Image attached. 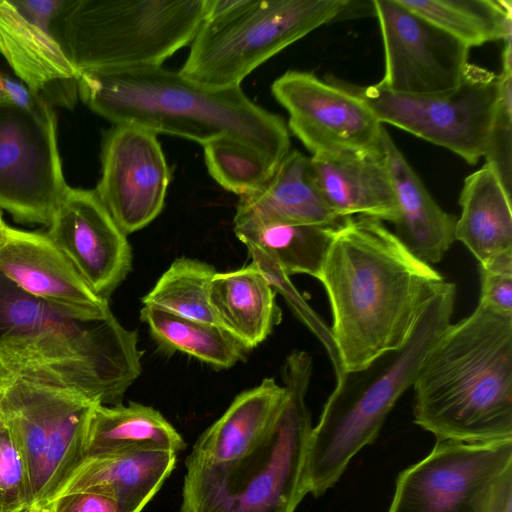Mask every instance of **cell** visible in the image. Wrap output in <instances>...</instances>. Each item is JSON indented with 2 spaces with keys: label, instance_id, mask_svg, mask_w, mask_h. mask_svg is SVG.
Returning a JSON list of instances; mask_svg holds the SVG:
<instances>
[{
  "label": "cell",
  "instance_id": "12",
  "mask_svg": "<svg viewBox=\"0 0 512 512\" xmlns=\"http://www.w3.org/2000/svg\"><path fill=\"white\" fill-rule=\"evenodd\" d=\"M292 133L313 155L382 151L384 127L346 91L312 73L289 70L271 86Z\"/></svg>",
  "mask_w": 512,
  "mask_h": 512
},
{
  "label": "cell",
  "instance_id": "3",
  "mask_svg": "<svg viewBox=\"0 0 512 512\" xmlns=\"http://www.w3.org/2000/svg\"><path fill=\"white\" fill-rule=\"evenodd\" d=\"M78 96L113 124H134L201 145L230 138L278 163L290 151L283 119L249 99L240 86L209 88L161 65L80 73Z\"/></svg>",
  "mask_w": 512,
  "mask_h": 512
},
{
  "label": "cell",
  "instance_id": "24",
  "mask_svg": "<svg viewBox=\"0 0 512 512\" xmlns=\"http://www.w3.org/2000/svg\"><path fill=\"white\" fill-rule=\"evenodd\" d=\"M455 240L482 264L512 251L511 195L487 164L467 176L459 196Z\"/></svg>",
  "mask_w": 512,
  "mask_h": 512
},
{
  "label": "cell",
  "instance_id": "15",
  "mask_svg": "<svg viewBox=\"0 0 512 512\" xmlns=\"http://www.w3.org/2000/svg\"><path fill=\"white\" fill-rule=\"evenodd\" d=\"M101 167L95 191L125 235L160 214L171 171L156 133L134 124H114L103 138Z\"/></svg>",
  "mask_w": 512,
  "mask_h": 512
},
{
  "label": "cell",
  "instance_id": "26",
  "mask_svg": "<svg viewBox=\"0 0 512 512\" xmlns=\"http://www.w3.org/2000/svg\"><path fill=\"white\" fill-rule=\"evenodd\" d=\"M338 227V226H337ZM337 227L313 224H247L234 226L250 255H258L288 276L317 277Z\"/></svg>",
  "mask_w": 512,
  "mask_h": 512
},
{
  "label": "cell",
  "instance_id": "16",
  "mask_svg": "<svg viewBox=\"0 0 512 512\" xmlns=\"http://www.w3.org/2000/svg\"><path fill=\"white\" fill-rule=\"evenodd\" d=\"M46 233L89 288L103 299H109L131 270L127 235L95 190L68 186Z\"/></svg>",
  "mask_w": 512,
  "mask_h": 512
},
{
  "label": "cell",
  "instance_id": "32",
  "mask_svg": "<svg viewBox=\"0 0 512 512\" xmlns=\"http://www.w3.org/2000/svg\"><path fill=\"white\" fill-rule=\"evenodd\" d=\"M512 41L504 42L499 91L484 158L511 195L512 184Z\"/></svg>",
  "mask_w": 512,
  "mask_h": 512
},
{
  "label": "cell",
  "instance_id": "10",
  "mask_svg": "<svg viewBox=\"0 0 512 512\" xmlns=\"http://www.w3.org/2000/svg\"><path fill=\"white\" fill-rule=\"evenodd\" d=\"M512 468V439L437 440L397 478L388 512H487L496 485Z\"/></svg>",
  "mask_w": 512,
  "mask_h": 512
},
{
  "label": "cell",
  "instance_id": "29",
  "mask_svg": "<svg viewBox=\"0 0 512 512\" xmlns=\"http://www.w3.org/2000/svg\"><path fill=\"white\" fill-rule=\"evenodd\" d=\"M97 404L76 392L59 390L36 503H48L84 461L88 425Z\"/></svg>",
  "mask_w": 512,
  "mask_h": 512
},
{
  "label": "cell",
  "instance_id": "21",
  "mask_svg": "<svg viewBox=\"0 0 512 512\" xmlns=\"http://www.w3.org/2000/svg\"><path fill=\"white\" fill-rule=\"evenodd\" d=\"M343 220L329 209L313 183L309 158L294 150L261 187L240 196L233 222L234 226L287 223L337 227Z\"/></svg>",
  "mask_w": 512,
  "mask_h": 512
},
{
  "label": "cell",
  "instance_id": "11",
  "mask_svg": "<svg viewBox=\"0 0 512 512\" xmlns=\"http://www.w3.org/2000/svg\"><path fill=\"white\" fill-rule=\"evenodd\" d=\"M52 107L0 105V209L15 221L48 226L65 194Z\"/></svg>",
  "mask_w": 512,
  "mask_h": 512
},
{
  "label": "cell",
  "instance_id": "25",
  "mask_svg": "<svg viewBox=\"0 0 512 512\" xmlns=\"http://www.w3.org/2000/svg\"><path fill=\"white\" fill-rule=\"evenodd\" d=\"M185 447L181 434L150 406L136 402L113 406L97 404L88 425L85 459L138 450H165L177 454Z\"/></svg>",
  "mask_w": 512,
  "mask_h": 512
},
{
  "label": "cell",
  "instance_id": "34",
  "mask_svg": "<svg viewBox=\"0 0 512 512\" xmlns=\"http://www.w3.org/2000/svg\"><path fill=\"white\" fill-rule=\"evenodd\" d=\"M480 304L512 314V251L479 264Z\"/></svg>",
  "mask_w": 512,
  "mask_h": 512
},
{
  "label": "cell",
  "instance_id": "4",
  "mask_svg": "<svg viewBox=\"0 0 512 512\" xmlns=\"http://www.w3.org/2000/svg\"><path fill=\"white\" fill-rule=\"evenodd\" d=\"M412 387L414 421L437 440L512 439V314L478 303L444 330Z\"/></svg>",
  "mask_w": 512,
  "mask_h": 512
},
{
  "label": "cell",
  "instance_id": "39",
  "mask_svg": "<svg viewBox=\"0 0 512 512\" xmlns=\"http://www.w3.org/2000/svg\"><path fill=\"white\" fill-rule=\"evenodd\" d=\"M8 227L5 222L2 219V216L0 214V246L2 245L3 241L5 240L6 233L8 230Z\"/></svg>",
  "mask_w": 512,
  "mask_h": 512
},
{
  "label": "cell",
  "instance_id": "27",
  "mask_svg": "<svg viewBox=\"0 0 512 512\" xmlns=\"http://www.w3.org/2000/svg\"><path fill=\"white\" fill-rule=\"evenodd\" d=\"M140 319L164 351L186 353L216 369L230 368L245 358V347L219 325L145 305Z\"/></svg>",
  "mask_w": 512,
  "mask_h": 512
},
{
  "label": "cell",
  "instance_id": "20",
  "mask_svg": "<svg viewBox=\"0 0 512 512\" xmlns=\"http://www.w3.org/2000/svg\"><path fill=\"white\" fill-rule=\"evenodd\" d=\"M176 458V453L165 450L86 458L52 499L87 491L112 498L120 512H141L172 473Z\"/></svg>",
  "mask_w": 512,
  "mask_h": 512
},
{
  "label": "cell",
  "instance_id": "42",
  "mask_svg": "<svg viewBox=\"0 0 512 512\" xmlns=\"http://www.w3.org/2000/svg\"><path fill=\"white\" fill-rule=\"evenodd\" d=\"M0 421H1V417H0Z\"/></svg>",
  "mask_w": 512,
  "mask_h": 512
},
{
  "label": "cell",
  "instance_id": "17",
  "mask_svg": "<svg viewBox=\"0 0 512 512\" xmlns=\"http://www.w3.org/2000/svg\"><path fill=\"white\" fill-rule=\"evenodd\" d=\"M0 274L25 293L82 318L112 312L95 294L47 233L8 227L0 246Z\"/></svg>",
  "mask_w": 512,
  "mask_h": 512
},
{
  "label": "cell",
  "instance_id": "7",
  "mask_svg": "<svg viewBox=\"0 0 512 512\" xmlns=\"http://www.w3.org/2000/svg\"><path fill=\"white\" fill-rule=\"evenodd\" d=\"M209 0H67L62 40L77 71L160 66L191 43Z\"/></svg>",
  "mask_w": 512,
  "mask_h": 512
},
{
  "label": "cell",
  "instance_id": "30",
  "mask_svg": "<svg viewBox=\"0 0 512 512\" xmlns=\"http://www.w3.org/2000/svg\"><path fill=\"white\" fill-rule=\"evenodd\" d=\"M215 268L203 261L175 259L142 298L151 306L185 318L219 325L210 303Z\"/></svg>",
  "mask_w": 512,
  "mask_h": 512
},
{
  "label": "cell",
  "instance_id": "8",
  "mask_svg": "<svg viewBox=\"0 0 512 512\" xmlns=\"http://www.w3.org/2000/svg\"><path fill=\"white\" fill-rule=\"evenodd\" d=\"M349 0H241L205 20L179 73L200 85L224 89L265 61L341 15Z\"/></svg>",
  "mask_w": 512,
  "mask_h": 512
},
{
  "label": "cell",
  "instance_id": "31",
  "mask_svg": "<svg viewBox=\"0 0 512 512\" xmlns=\"http://www.w3.org/2000/svg\"><path fill=\"white\" fill-rule=\"evenodd\" d=\"M203 149L211 177L239 197L261 187L280 163L230 138L210 141L203 145Z\"/></svg>",
  "mask_w": 512,
  "mask_h": 512
},
{
  "label": "cell",
  "instance_id": "36",
  "mask_svg": "<svg viewBox=\"0 0 512 512\" xmlns=\"http://www.w3.org/2000/svg\"><path fill=\"white\" fill-rule=\"evenodd\" d=\"M17 105L30 110L52 107L45 99L31 91L24 83L0 71V105Z\"/></svg>",
  "mask_w": 512,
  "mask_h": 512
},
{
  "label": "cell",
  "instance_id": "9",
  "mask_svg": "<svg viewBox=\"0 0 512 512\" xmlns=\"http://www.w3.org/2000/svg\"><path fill=\"white\" fill-rule=\"evenodd\" d=\"M326 81L363 102L382 124L444 147L471 165L484 157L499 91L498 75L488 69L469 63L457 87L423 95L355 85L331 75Z\"/></svg>",
  "mask_w": 512,
  "mask_h": 512
},
{
  "label": "cell",
  "instance_id": "41",
  "mask_svg": "<svg viewBox=\"0 0 512 512\" xmlns=\"http://www.w3.org/2000/svg\"><path fill=\"white\" fill-rule=\"evenodd\" d=\"M3 390H4V388H3V387H2V385L0 384V400H1L2 395H3Z\"/></svg>",
  "mask_w": 512,
  "mask_h": 512
},
{
  "label": "cell",
  "instance_id": "40",
  "mask_svg": "<svg viewBox=\"0 0 512 512\" xmlns=\"http://www.w3.org/2000/svg\"><path fill=\"white\" fill-rule=\"evenodd\" d=\"M30 507H31V505L23 508L22 510H20L18 512H30Z\"/></svg>",
  "mask_w": 512,
  "mask_h": 512
},
{
  "label": "cell",
  "instance_id": "2",
  "mask_svg": "<svg viewBox=\"0 0 512 512\" xmlns=\"http://www.w3.org/2000/svg\"><path fill=\"white\" fill-rule=\"evenodd\" d=\"M138 334L111 313L67 314L0 274V384L22 379L76 392L102 405L122 403L142 372Z\"/></svg>",
  "mask_w": 512,
  "mask_h": 512
},
{
  "label": "cell",
  "instance_id": "35",
  "mask_svg": "<svg viewBox=\"0 0 512 512\" xmlns=\"http://www.w3.org/2000/svg\"><path fill=\"white\" fill-rule=\"evenodd\" d=\"M46 504L51 512H120L112 498L87 491L60 495Z\"/></svg>",
  "mask_w": 512,
  "mask_h": 512
},
{
  "label": "cell",
  "instance_id": "22",
  "mask_svg": "<svg viewBox=\"0 0 512 512\" xmlns=\"http://www.w3.org/2000/svg\"><path fill=\"white\" fill-rule=\"evenodd\" d=\"M284 387L273 378L238 394L197 439L188 459L219 464L242 459L265 440L281 406Z\"/></svg>",
  "mask_w": 512,
  "mask_h": 512
},
{
  "label": "cell",
  "instance_id": "1",
  "mask_svg": "<svg viewBox=\"0 0 512 512\" xmlns=\"http://www.w3.org/2000/svg\"><path fill=\"white\" fill-rule=\"evenodd\" d=\"M343 372L402 347L424 306L445 281L382 221L352 216L335 229L317 275Z\"/></svg>",
  "mask_w": 512,
  "mask_h": 512
},
{
  "label": "cell",
  "instance_id": "23",
  "mask_svg": "<svg viewBox=\"0 0 512 512\" xmlns=\"http://www.w3.org/2000/svg\"><path fill=\"white\" fill-rule=\"evenodd\" d=\"M276 291L253 263L216 273L210 286V303L219 326L248 351L257 347L281 322Z\"/></svg>",
  "mask_w": 512,
  "mask_h": 512
},
{
  "label": "cell",
  "instance_id": "19",
  "mask_svg": "<svg viewBox=\"0 0 512 512\" xmlns=\"http://www.w3.org/2000/svg\"><path fill=\"white\" fill-rule=\"evenodd\" d=\"M381 143L397 202L394 234L422 261L438 263L455 241L457 218L436 203L385 129Z\"/></svg>",
  "mask_w": 512,
  "mask_h": 512
},
{
  "label": "cell",
  "instance_id": "13",
  "mask_svg": "<svg viewBox=\"0 0 512 512\" xmlns=\"http://www.w3.org/2000/svg\"><path fill=\"white\" fill-rule=\"evenodd\" d=\"M372 4L385 55L379 86L423 95L450 91L460 84L469 64V47L398 0H373Z\"/></svg>",
  "mask_w": 512,
  "mask_h": 512
},
{
  "label": "cell",
  "instance_id": "33",
  "mask_svg": "<svg viewBox=\"0 0 512 512\" xmlns=\"http://www.w3.org/2000/svg\"><path fill=\"white\" fill-rule=\"evenodd\" d=\"M30 505L32 495L28 471L9 427L1 418L0 512H18Z\"/></svg>",
  "mask_w": 512,
  "mask_h": 512
},
{
  "label": "cell",
  "instance_id": "37",
  "mask_svg": "<svg viewBox=\"0 0 512 512\" xmlns=\"http://www.w3.org/2000/svg\"><path fill=\"white\" fill-rule=\"evenodd\" d=\"M487 512H512V468L498 481Z\"/></svg>",
  "mask_w": 512,
  "mask_h": 512
},
{
  "label": "cell",
  "instance_id": "6",
  "mask_svg": "<svg viewBox=\"0 0 512 512\" xmlns=\"http://www.w3.org/2000/svg\"><path fill=\"white\" fill-rule=\"evenodd\" d=\"M313 359L292 351L282 367L284 397L263 443L250 455L211 464L186 459L180 512H295L308 493L312 431L306 393Z\"/></svg>",
  "mask_w": 512,
  "mask_h": 512
},
{
  "label": "cell",
  "instance_id": "14",
  "mask_svg": "<svg viewBox=\"0 0 512 512\" xmlns=\"http://www.w3.org/2000/svg\"><path fill=\"white\" fill-rule=\"evenodd\" d=\"M66 1L0 0V54L31 91L72 109L79 72L59 28Z\"/></svg>",
  "mask_w": 512,
  "mask_h": 512
},
{
  "label": "cell",
  "instance_id": "5",
  "mask_svg": "<svg viewBox=\"0 0 512 512\" xmlns=\"http://www.w3.org/2000/svg\"><path fill=\"white\" fill-rule=\"evenodd\" d=\"M455 300V284L444 281L402 347L336 379L309 439L308 493L322 496L339 480L351 459L375 440L387 415L413 386L424 359L451 324Z\"/></svg>",
  "mask_w": 512,
  "mask_h": 512
},
{
  "label": "cell",
  "instance_id": "28",
  "mask_svg": "<svg viewBox=\"0 0 512 512\" xmlns=\"http://www.w3.org/2000/svg\"><path fill=\"white\" fill-rule=\"evenodd\" d=\"M398 1L469 48L512 38L510 0Z\"/></svg>",
  "mask_w": 512,
  "mask_h": 512
},
{
  "label": "cell",
  "instance_id": "18",
  "mask_svg": "<svg viewBox=\"0 0 512 512\" xmlns=\"http://www.w3.org/2000/svg\"><path fill=\"white\" fill-rule=\"evenodd\" d=\"M309 171L322 199L338 218L357 215L395 222L397 202L383 151L313 155Z\"/></svg>",
  "mask_w": 512,
  "mask_h": 512
},
{
  "label": "cell",
  "instance_id": "38",
  "mask_svg": "<svg viewBox=\"0 0 512 512\" xmlns=\"http://www.w3.org/2000/svg\"><path fill=\"white\" fill-rule=\"evenodd\" d=\"M30 512H51L47 504L34 503L30 507Z\"/></svg>",
  "mask_w": 512,
  "mask_h": 512
}]
</instances>
